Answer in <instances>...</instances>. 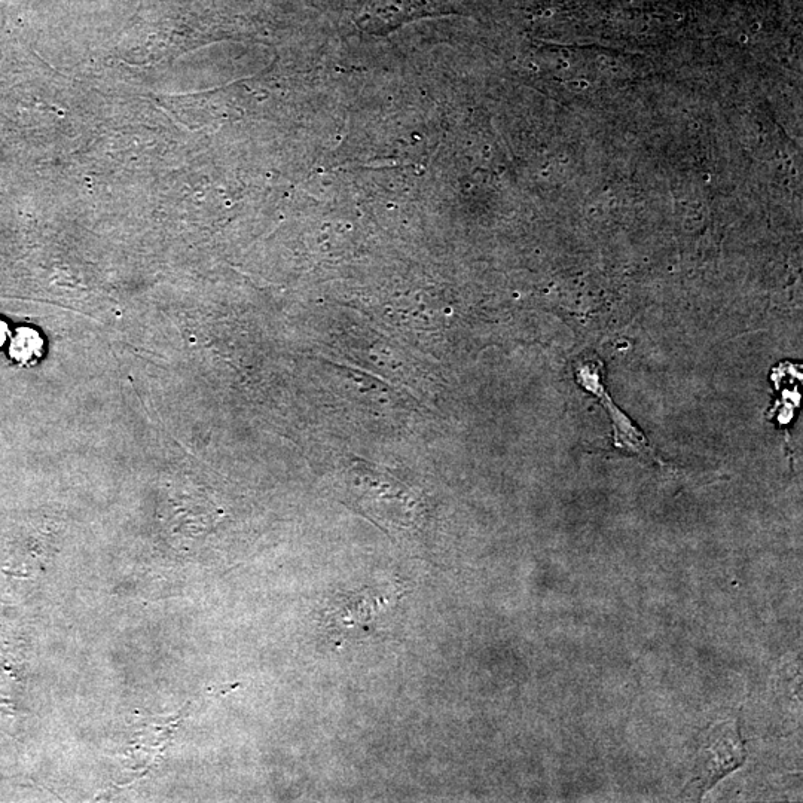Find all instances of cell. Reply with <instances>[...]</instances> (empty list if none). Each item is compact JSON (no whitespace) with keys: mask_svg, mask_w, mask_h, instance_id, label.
<instances>
[{"mask_svg":"<svg viewBox=\"0 0 803 803\" xmlns=\"http://www.w3.org/2000/svg\"><path fill=\"white\" fill-rule=\"evenodd\" d=\"M746 759V748L738 723H722L705 735L696 763L692 789L704 795L713 784L732 769L738 768Z\"/></svg>","mask_w":803,"mask_h":803,"instance_id":"obj_1","label":"cell"},{"mask_svg":"<svg viewBox=\"0 0 803 803\" xmlns=\"http://www.w3.org/2000/svg\"><path fill=\"white\" fill-rule=\"evenodd\" d=\"M601 363L598 360H583L576 368V380L580 386L585 387L592 395L597 396L598 401L609 408L612 415L613 426L616 430V445L640 456L652 457V450L647 444L646 436L625 417L624 412L613 405L609 395L604 392L603 381H601Z\"/></svg>","mask_w":803,"mask_h":803,"instance_id":"obj_2","label":"cell"},{"mask_svg":"<svg viewBox=\"0 0 803 803\" xmlns=\"http://www.w3.org/2000/svg\"><path fill=\"white\" fill-rule=\"evenodd\" d=\"M191 704L183 708L182 713L176 714L172 717H158V719H146L145 722L140 723L139 731L134 740V769L137 772L146 774L152 768L154 763L160 759L163 754L164 748L172 741L174 731L183 720V713H185Z\"/></svg>","mask_w":803,"mask_h":803,"instance_id":"obj_3","label":"cell"},{"mask_svg":"<svg viewBox=\"0 0 803 803\" xmlns=\"http://www.w3.org/2000/svg\"><path fill=\"white\" fill-rule=\"evenodd\" d=\"M41 338L32 329H21L11 344V356L20 363L35 362L41 353Z\"/></svg>","mask_w":803,"mask_h":803,"instance_id":"obj_4","label":"cell"},{"mask_svg":"<svg viewBox=\"0 0 803 803\" xmlns=\"http://www.w3.org/2000/svg\"><path fill=\"white\" fill-rule=\"evenodd\" d=\"M5 338H6V326L3 325L2 322H0V345L3 344V341H5Z\"/></svg>","mask_w":803,"mask_h":803,"instance_id":"obj_5","label":"cell"}]
</instances>
